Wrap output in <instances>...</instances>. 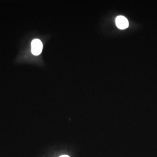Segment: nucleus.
<instances>
[{
  "mask_svg": "<svg viewBox=\"0 0 157 157\" xmlns=\"http://www.w3.org/2000/svg\"><path fill=\"white\" fill-rule=\"evenodd\" d=\"M43 50L42 42L39 39H34L32 42V52L34 56H39Z\"/></svg>",
  "mask_w": 157,
  "mask_h": 157,
  "instance_id": "obj_1",
  "label": "nucleus"
},
{
  "mask_svg": "<svg viewBox=\"0 0 157 157\" xmlns=\"http://www.w3.org/2000/svg\"><path fill=\"white\" fill-rule=\"evenodd\" d=\"M116 25L120 29H125L129 26L128 19L123 16H119L116 18Z\"/></svg>",
  "mask_w": 157,
  "mask_h": 157,
  "instance_id": "obj_2",
  "label": "nucleus"
},
{
  "mask_svg": "<svg viewBox=\"0 0 157 157\" xmlns=\"http://www.w3.org/2000/svg\"><path fill=\"white\" fill-rule=\"evenodd\" d=\"M69 157L68 155H62V156H61V157Z\"/></svg>",
  "mask_w": 157,
  "mask_h": 157,
  "instance_id": "obj_3",
  "label": "nucleus"
}]
</instances>
